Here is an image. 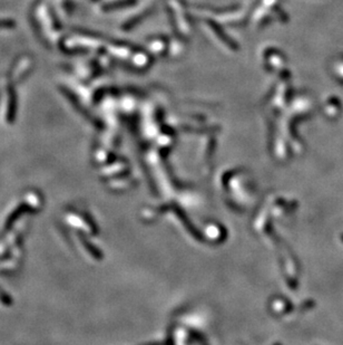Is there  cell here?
Masks as SVG:
<instances>
[{
  "label": "cell",
  "mask_w": 343,
  "mask_h": 345,
  "mask_svg": "<svg viewBox=\"0 0 343 345\" xmlns=\"http://www.w3.org/2000/svg\"><path fill=\"white\" fill-rule=\"evenodd\" d=\"M15 27V21L11 19H0V28H12Z\"/></svg>",
  "instance_id": "1"
}]
</instances>
